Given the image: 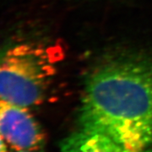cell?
<instances>
[{
	"mask_svg": "<svg viewBox=\"0 0 152 152\" xmlns=\"http://www.w3.org/2000/svg\"><path fill=\"white\" fill-rule=\"evenodd\" d=\"M79 123L132 151L152 148V58L129 55L96 67L86 82Z\"/></svg>",
	"mask_w": 152,
	"mask_h": 152,
	"instance_id": "cell-1",
	"label": "cell"
},
{
	"mask_svg": "<svg viewBox=\"0 0 152 152\" xmlns=\"http://www.w3.org/2000/svg\"><path fill=\"white\" fill-rule=\"evenodd\" d=\"M59 149L60 152H135L107 136L80 128L60 142ZM139 152H152V148Z\"/></svg>",
	"mask_w": 152,
	"mask_h": 152,
	"instance_id": "cell-4",
	"label": "cell"
},
{
	"mask_svg": "<svg viewBox=\"0 0 152 152\" xmlns=\"http://www.w3.org/2000/svg\"><path fill=\"white\" fill-rule=\"evenodd\" d=\"M57 51L21 42L0 48V98L25 107L43 102L57 72Z\"/></svg>",
	"mask_w": 152,
	"mask_h": 152,
	"instance_id": "cell-2",
	"label": "cell"
},
{
	"mask_svg": "<svg viewBox=\"0 0 152 152\" xmlns=\"http://www.w3.org/2000/svg\"><path fill=\"white\" fill-rule=\"evenodd\" d=\"M0 152H10L8 150V144L3 136L0 134Z\"/></svg>",
	"mask_w": 152,
	"mask_h": 152,
	"instance_id": "cell-5",
	"label": "cell"
},
{
	"mask_svg": "<svg viewBox=\"0 0 152 152\" xmlns=\"http://www.w3.org/2000/svg\"><path fill=\"white\" fill-rule=\"evenodd\" d=\"M0 134L15 151L40 152L45 145L43 130L27 107L0 98Z\"/></svg>",
	"mask_w": 152,
	"mask_h": 152,
	"instance_id": "cell-3",
	"label": "cell"
},
{
	"mask_svg": "<svg viewBox=\"0 0 152 152\" xmlns=\"http://www.w3.org/2000/svg\"><path fill=\"white\" fill-rule=\"evenodd\" d=\"M13 152H29V151H14Z\"/></svg>",
	"mask_w": 152,
	"mask_h": 152,
	"instance_id": "cell-6",
	"label": "cell"
}]
</instances>
